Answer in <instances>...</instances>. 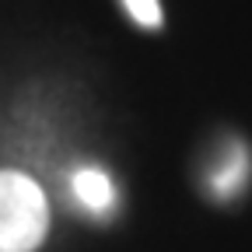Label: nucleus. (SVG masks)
Listing matches in <instances>:
<instances>
[{"label":"nucleus","instance_id":"7ed1b4c3","mask_svg":"<svg viewBox=\"0 0 252 252\" xmlns=\"http://www.w3.org/2000/svg\"><path fill=\"white\" fill-rule=\"evenodd\" d=\"M245 172H249V154L242 144H228V151L217 158V165L210 168L207 175V189L217 196V200H224L231 193H238L242 182H245Z\"/></svg>","mask_w":252,"mask_h":252},{"label":"nucleus","instance_id":"f03ea898","mask_svg":"<svg viewBox=\"0 0 252 252\" xmlns=\"http://www.w3.org/2000/svg\"><path fill=\"white\" fill-rule=\"evenodd\" d=\"M70 193L91 214H109L116 207V186H112V179L102 168H94V165H84V168H77L70 175Z\"/></svg>","mask_w":252,"mask_h":252},{"label":"nucleus","instance_id":"f257e3e1","mask_svg":"<svg viewBox=\"0 0 252 252\" xmlns=\"http://www.w3.org/2000/svg\"><path fill=\"white\" fill-rule=\"evenodd\" d=\"M49 235L42 186L14 168H0V252H35Z\"/></svg>","mask_w":252,"mask_h":252},{"label":"nucleus","instance_id":"20e7f679","mask_svg":"<svg viewBox=\"0 0 252 252\" xmlns=\"http://www.w3.org/2000/svg\"><path fill=\"white\" fill-rule=\"evenodd\" d=\"M123 7L130 11V18L144 28H161V4L158 0H123Z\"/></svg>","mask_w":252,"mask_h":252}]
</instances>
